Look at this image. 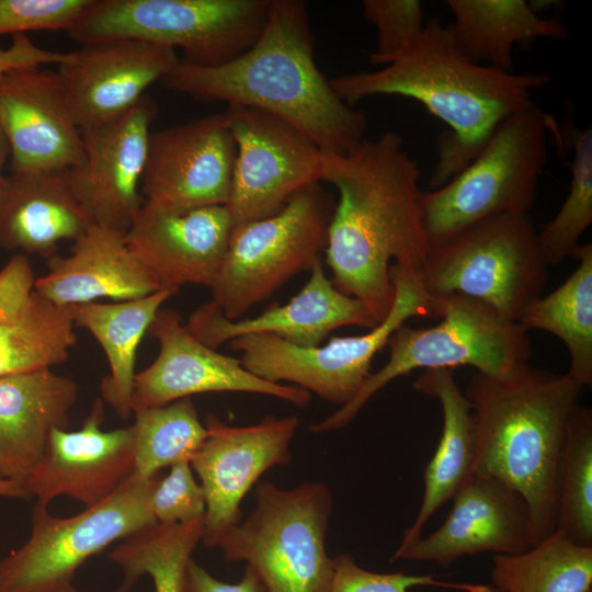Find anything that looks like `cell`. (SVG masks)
Segmentation results:
<instances>
[{"label": "cell", "instance_id": "cell-1", "mask_svg": "<svg viewBox=\"0 0 592 592\" xmlns=\"http://www.w3.org/2000/svg\"><path fill=\"white\" fill-rule=\"evenodd\" d=\"M420 177L402 137L391 130L364 139L345 155L323 153L322 181L339 194L325 250L331 281L362 301L377 325L395 299L391 260L419 272L430 249Z\"/></svg>", "mask_w": 592, "mask_h": 592}, {"label": "cell", "instance_id": "cell-2", "mask_svg": "<svg viewBox=\"0 0 592 592\" xmlns=\"http://www.w3.org/2000/svg\"><path fill=\"white\" fill-rule=\"evenodd\" d=\"M307 4L271 0L255 43L219 66L183 59L160 81L200 102L261 110L287 122L326 155H345L365 138L366 116L342 101L315 61Z\"/></svg>", "mask_w": 592, "mask_h": 592}, {"label": "cell", "instance_id": "cell-3", "mask_svg": "<svg viewBox=\"0 0 592 592\" xmlns=\"http://www.w3.org/2000/svg\"><path fill=\"white\" fill-rule=\"evenodd\" d=\"M330 84L349 105L373 95H400L422 103L448 129L437 139L431 190L463 170L496 127L528 107L545 73H514L468 59L457 47L451 25L425 21L418 38L375 71L338 76Z\"/></svg>", "mask_w": 592, "mask_h": 592}, {"label": "cell", "instance_id": "cell-4", "mask_svg": "<svg viewBox=\"0 0 592 592\" xmlns=\"http://www.w3.org/2000/svg\"><path fill=\"white\" fill-rule=\"evenodd\" d=\"M584 389L568 373L527 364L506 378L475 372L464 392L474 421L475 473L524 498L535 544L556 530L558 465Z\"/></svg>", "mask_w": 592, "mask_h": 592}, {"label": "cell", "instance_id": "cell-5", "mask_svg": "<svg viewBox=\"0 0 592 592\" xmlns=\"http://www.w3.org/2000/svg\"><path fill=\"white\" fill-rule=\"evenodd\" d=\"M441 322L430 328L400 326L389 338V358L368 376L355 397L309 430L322 434L351 423L366 402L391 380L418 368L473 366L492 378H506L528 364L531 341L517 322L487 304L459 294L433 296Z\"/></svg>", "mask_w": 592, "mask_h": 592}, {"label": "cell", "instance_id": "cell-6", "mask_svg": "<svg viewBox=\"0 0 592 592\" xmlns=\"http://www.w3.org/2000/svg\"><path fill=\"white\" fill-rule=\"evenodd\" d=\"M255 505L218 540L226 561H244L266 592H330L333 558L326 537L333 510L330 488L306 481L292 489L262 482Z\"/></svg>", "mask_w": 592, "mask_h": 592}, {"label": "cell", "instance_id": "cell-7", "mask_svg": "<svg viewBox=\"0 0 592 592\" xmlns=\"http://www.w3.org/2000/svg\"><path fill=\"white\" fill-rule=\"evenodd\" d=\"M550 115L535 103L505 119L478 155L420 204L430 247L490 216L528 213L547 157Z\"/></svg>", "mask_w": 592, "mask_h": 592}, {"label": "cell", "instance_id": "cell-8", "mask_svg": "<svg viewBox=\"0 0 592 592\" xmlns=\"http://www.w3.org/2000/svg\"><path fill=\"white\" fill-rule=\"evenodd\" d=\"M419 274L431 296H468L516 322L542 296L548 264L530 213H505L430 247Z\"/></svg>", "mask_w": 592, "mask_h": 592}, {"label": "cell", "instance_id": "cell-9", "mask_svg": "<svg viewBox=\"0 0 592 592\" xmlns=\"http://www.w3.org/2000/svg\"><path fill=\"white\" fill-rule=\"evenodd\" d=\"M271 0H93L68 32L81 45L132 38L180 48L185 61L226 64L259 38Z\"/></svg>", "mask_w": 592, "mask_h": 592}, {"label": "cell", "instance_id": "cell-10", "mask_svg": "<svg viewBox=\"0 0 592 592\" xmlns=\"http://www.w3.org/2000/svg\"><path fill=\"white\" fill-rule=\"evenodd\" d=\"M395 299L387 317L366 333L332 337L326 344L299 348L272 334H249L230 340L244 368L267 382L293 385L340 407L350 402L371 373L375 354L390 335L413 317H436L434 297L423 287L418 271L391 264Z\"/></svg>", "mask_w": 592, "mask_h": 592}, {"label": "cell", "instance_id": "cell-11", "mask_svg": "<svg viewBox=\"0 0 592 592\" xmlns=\"http://www.w3.org/2000/svg\"><path fill=\"white\" fill-rule=\"evenodd\" d=\"M335 203L319 182L297 193L277 214L232 227L209 287L212 301L227 319H240L322 261Z\"/></svg>", "mask_w": 592, "mask_h": 592}, {"label": "cell", "instance_id": "cell-12", "mask_svg": "<svg viewBox=\"0 0 592 592\" xmlns=\"http://www.w3.org/2000/svg\"><path fill=\"white\" fill-rule=\"evenodd\" d=\"M161 476L145 479L133 473L111 497L68 517L36 503L27 540L0 560V592H56L72 585L90 557L157 523L151 496Z\"/></svg>", "mask_w": 592, "mask_h": 592}, {"label": "cell", "instance_id": "cell-13", "mask_svg": "<svg viewBox=\"0 0 592 592\" xmlns=\"http://www.w3.org/2000/svg\"><path fill=\"white\" fill-rule=\"evenodd\" d=\"M236 144L234 226L277 214L304 189L322 181L323 152L294 126L253 107L225 112Z\"/></svg>", "mask_w": 592, "mask_h": 592}, {"label": "cell", "instance_id": "cell-14", "mask_svg": "<svg viewBox=\"0 0 592 592\" xmlns=\"http://www.w3.org/2000/svg\"><path fill=\"white\" fill-rule=\"evenodd\" d=\"M299 422L297 415H265L258 423L234 426L214 413L206 417V439L190 462L205 494V547L215 548L242 521L240 503L266 470L292 463L291 443Z\"/></svg>", "mask_w": 592, "mask_h": 592}, {"label": "cell", "instance_id": "cell-15", "mask_svg": "<svg viewBox=\"0 0 592 592\" xmlns=\"http://www.w3.org/2000/svg\"><path fill=\"white\" fill-rule=\"evenodd\" d=\"M159 343L156 360L135 375L132 411L166 406L205 392H251L274 397L296 407L308 406L307 390L262 379L235 358L219 353L185 328L180 314L160 309L148 331Z\"/></svg>", "mask_w": 592, "mask_h": 592}, {"label": "cell", "instance_id": "cell-16", "mask_svg": "<svg viewBox=\"0 0 592 592\" xmlns=\"http://www.w3.org/2000/svg\"><path fill=\"white\" fill-rule=\"evenodd\" d=\"M236 144L226 113L151 132L144 202L168 210L228 205Z\"/></svg>", "mask_w": 592, "mask_h": 592}, {"label": "cell", "instance_id": "cell-17", "mask_svg": "<svg viewBox=\"0 0 592 592\" xmlns=\"http://www.w3.org/2000/svg\"><path fill=\"white\" fill-rule=\"evenodd\" d=\"M156 113L155 101L145 95L123 115L80 130L84 158L65 179L92 225L126 232L138 215Z\"/></svg>", "mask_w": 592, "mask_h": 592}, {"label": "cell", "instance_id": "cell-18", "mask_svg": "<svg viewBox=\"0 0 592 592\" xmlns=\"http://www.w3.org/2000/svg\"><path fill=\"white\" fill-rule=\"evenodd\" d=\"M178 61L173 48L123 38L86 44L66 53L56 72L72 119L81 130L129 111Z\"/></svg>", "mask_w": 592, "mask_h": 592}, {"label": "cell", "instance_id": "cell-19", "mask_svg": "<svg viewBox=\"0 0 592 592\" xmlns=\"http://www.w3.org/2000/svg\"><path fill=\"white\" fill-rule=\"evenodd\" d=\"M452 500L451 512L435 532L397 548L390 560L447 567L464 556L516 555L535 545L526 501L501 480L475 473Z\"/></svg>", "mask_w": 592, "mask_h": 592}, {"label": "cell", "instance_id": "cell-20", "mask_svg": "<svg viewBox=\"0 0 592 592\" xmlns=\"http://www.w3.org/2000/svg\"><path fill=\"white\" fill-rule=\"evenodd\" d=\"M0 128L11 172H65L83 161L81 132L56 71L25 67L0 78Z\"/></svg>", "mask_w": 592, "mask_h": 592}, {"label": "cell", "instance_id": "cell-21", "mask_svg": "<svg viewBox=\"0 0 592 592\" xmlns=\"http://www.w3.org/2000/svg\"><path fill=\"white\" fill-rule=\"evenodd\" d=\"M104 406L95 399L77 431L55 429L46 451L23 482L30 497L48 504L67 496L93 506L111 497L134 473L132 425L103 431Z\"/></svg>", "mask_w": 592, "mask_h": 592}, {"label": "cell", "instance_id": "cell-22", "mask_svg": "<svg viewBox=\"0 0 592 592\" xmlns=\"http://www.w3.org/2000/svg\"><path fill=\"white\" fill-rule=\"evenodd\" d=\"M232 227L227 205L175 212L144 202L125 239L161 289L185 284L210 287Z\"/></svg>", "mask_w": 592, "mask_h": 592}, {"label": "cell", "instance_id": "cell-23", "mask_svg": "<svg viewBox=\"0 0 592 592\" xmlns=\"http://www.w3.org/2000/svg\"><path fill=\"white\" fill-rule=\"evenodd\" d=\"M309 272L304 287L284 305L273 303L258 316L229 320L210 300L192 312L185 328L200 342L217 350L249 334H272L299 348H315L338 328L357 326L369 330L377 326L362 301L333 285L322 261Z\"/></svg>", "mask_w": 592, "mask_h": 592}, {"label": "cell", "instance_id": "cell-24", "mask_svg": "<svg viewBox=\"0 0 592 592\" xmlns=\"http://www.w3.org/2000/svg\"><path fill=\"white\" fill-rule=\"evenodd\" d=\"M35 280L20 253L0 270V377L52 368L64 363L77 343L69 308L39 295Z\"/></svg>", "mask_w": 592, "mask_h": 592}, {"label": "cell", "instance_id": "cell-25", "mask_svg": "<svg viewBox=\"0 0 592 592\" xmlns=\"http://www.w3.org/2000/svg\"><path fill=\"white\" fill-rule=\"evenodd\" d=\"M77 383L52 368L0 377V476L23 485L55 429L67 430Z\"/></svg>", "mask_w": 592, "mask_h": 592}, {"label": "cell", "instance_id": "cell-26", "mask_svg": "<svg viewBox=\"0 0 592 592\" xmlns=\"http://www.w3.org/2000/svg\"><path fill=\"white\" fill-rule=\"evenodd\" d=\"M48 260V272L34 287L59 307L99 298L129 300L161 289L129 250L124 231L92 225L69 255Z\"/></svg>", "mask_w": 592, "mask_h": 592}, {"label": "cell", "instance_id": "cell-27", "mask_svg": "<svg viewBox=\"0 0 592 592\" xmlns=\"http://www.w3.org/2000/svg\"><path fill=\"white\" fill-rule=\"evenodd\" d=\"M92 226L65 172H11L0 180V246L50 259Z\"/></svg>", "mask_w": 592, "mask_h": 592}, {"label": "cell", "instance_id": "cell-28", "mask_svg": "<svg viewBox=\"0 0 592 592\" xmlns=\"http://www.w3.org/2000/svg\"><path fill=\"white\" fill-rule=\"evenodd\" d=\"M412 387L439 400L443 429L437 447L424 469V492L419 512L403 532L397 548L406 547L421 537L422 528L434 512L475 474L476 439L471 406L457 385L453 369H426Z\"/></svg>", "mask_w": 592, "mask_h": 592}, {"label": "cell", "instance_id": "cell-29", "mask_svg": "<svg viewBox=\"0 0 592 592\" xmlns=\"http://www.w3.org/2000/svg\"><path fill=\"white\" fill-rule=\"evenodd\" d=\"M449 24L459 50L471 61L512 71V49H527L539 38L568 37L563 22L542 18L523 0H447Z\"/></svg>", "mask_w": 592, "mask_h": 592}, {"label": "cell", "instance_id": "cell-30", "mask_svg": "<svg viewBox=\"0 0 592 592\" xmlns=\"http://www.w3.org/2000/svg\"><path fill=\"white\" fill-rule=\"evenodd\" d=\"M178 292L164 288L129 300L93 301L68 307L75 326L88 330L105 353L110 374L101 382V394L122 419L133 413L130 400L141 338L162 305Z\"/></svg>", "mask_w": 592, "mask_h": 592}, {"label": "cell", "instance_id": "cell-31", "mask_svg": "<svg viewBox=\"0 0 592 592\" xmlns=\"http://www.w3.org/2000/svg\"><path fill=\"white\" fill-rule=\"evenodd\" d=\"M579 264L547 296L534 300L520 316L525 330L538 329L560 339L569 354L568 374L584 388L592 385V244H579Z\"/></svg>", "mask_w": 592, "mask_h": 592}, {"label": "cell", "instance_id": "cell-32", "mask_svg": "<svg viewBox=\"0 0 592 592\" xmlns=\"http://www.w3.org/2000/svg\"><path fill=\"white\" fill-rule=\"evenodd\" d=\"M490 576L503 592H592V546L555 530L526 551L493 555Z\"/></svg>", "mask_w": 592, "mask_h": 592}, {"label": "cell", "instance_id": "cell-33", "mask_svg": "<svg viewBox=\"0 0 592 592\" xmlns=\"http://www.w3.org/2000/svg\"><path fill=\"white\" fill-rule=\"evenodd\" d=\"M204 519L190 523H156L116 546L112 562L123 571L116 592H128L147 574L153 592H185L186 571L192 554L202 542Z\"/></svg>", "mask_w": 592, "mask_h": 592}, {"label": "cell", "instance_id": "cell-34", "mask_svg": "<svg viewBox=\"0 0 592 592\" xmlns=\"http://www.w3.org/2000/svg\"><path fill=\"white\" fill-rule=\"evenodd\" d=\"M133 413L134 474L145 479L164 467L190 463L207 435L191 397Z\"/></svg>", "mask_w": 592, "mask_h": 592}, {"label": "cell", "instance_id": "cell-35", "mask_svg": "<svg viewBox=\"0 0 592 592\" xmlns=\"http://www.w3.org/2000/svg\"><path fill=\"white\" fill-rule=\"evenodd\" d=\"M549 132L573 151L569 193L555 217L538 231L546 263L558 265L574 254L579 239L592 223V129L578 128L567 117L562 128L550 118Z\"/></svg>", "mask_w": 592, "mask_h": 592}, {"label": "cell", "instance_id": "cell-36", "mask_svg": "<svg viewBox=\"0 0 592 592\" xmlns=\"http://www.w3.org/2000/svg\"><path fill=\"white\" fill-rule=\"evenodd\" d=\"M571 542L592 546V412L571 419L557 471V525Z\"/></svg>", "mask_w": 592, "mask_h": 592}, {"label": "cell", "instance_id": "cell-37", "mask_svg": "<svg viewBox=\"0 0 592 592\" xmlns=\"http://www.w3.org/2000/svg\"><path fill=\"white\" fill-rule=\"evenodd\" d=\"M363 15L377 32V46L367 56L372 65H387L422 33L425 21L418 0H364Z\"/></svg>", "mask_w": 592, "mask_h": 592}, {"label": "cell", "instance_id": "cell-38", "mask_svg": "<svg viewBox=\"0 0 592 592\" xmlns=\"http://www.w3.org/2000/svg\"><path fill=\"white\" fill-rule=\"evenodd\" d=\"M436 587L464 592H488L491 585L437 580L434 576L407 574L402 571L378 573L358 566L346 554L333 557V579L330 592H408L413 587Z\"/></svg>", "mask_w": 592, "mask_h": 592}, {"label": "cell", "instance_id": "cell-39", "mask_svg": "<svg viewBox=\"0 0 592 592\" xmlns=\"http://www.w3.org/2000/svg\"><path fill=\"white\" fill-rule=\"evenodd\" d=\"M93 0H0V35L29 31H66Z\"/></svg>", "mask_w": 592, "mask_h": 592}, {"label": "cell", "instance_id": "cell-40", "mask_svg": "<svg viewBox=\"0 0 592 592\" xmlns=\"http://www.w3.org/2000/svg\"><path fill=\"white\" fill-rule=\"evenodd\" d=\"M206 501L190 463L170 467L161 476L151 496V511L158 523H190L204 519Z\"/></svg>", "mask_w": 592, "mask_h": 592}, {"label": "cell", "instance_id": "cell-41", "mask_svg": "<svg viewBox=\"0 0 592 592\" xmlns=\"http://www.w3.org/2000/svg\"><path fill=\"white\" fill-rule=\"evenodd\" d=\"M65 54L37 46L26 34H14L9 47L0 46V78L19 68L58 65L64 60Z\"/></svg>", "mask_w": 592, "mask_h": 592}, {"label": "cell", "instance_id": "cell-42", "mask_svg": "<svg viewBox=\"0 0 592 592\" xmlns=\"http://www.w3.org/2000/svg\"><path fill=\"white\" fill-rule=\"evenodd\" d=\"M185 592H266L257 573L246 566L236 583L224 582L210 574L193 558L190 560L185 579Z\"/></svg>", "mask_w": 592, "mask_h": 592}, {"label": "cell", "instance_id": "cell-43", "mask_svg": "<svg viewBox=\"0 0 592 592\" xmlns=\"http://www.w3.org/2000/svg\"><path fill=\"white\" fill-rule=\"evenodd\" d=\"M0 497L10 499H29L31 498L24 486L20 482L5 479L0 476Z\"/></svg>", "mask_w": 592, "mask_h": 592}, {"label": "cell", "instance_id": "cell-44", "mask_svg": "<svg viewBox=\"0 0 592 592\" xmlns=\"http://www.w3.org/2000/svg\"><path fill=\"white\" fill-rule=\"evenodd\" d=\"M10 156L9 146L5 140V137L0 128V180L3 177L2 175V168Z\"/></svg>", "mask_w": 592, "mask_h": 592}, {"label": "cell", "instance_id": "cell-45", "mask_svg": "<svg viewBox=\"0 0 592 592\" xmlns=\"http://www.w3.org/2000/svg\"><path fill=\"white\" fill-rule=\"evenodd\" d=\"M56 592H79V591H78V590L73 587V584H72V585L67 587V588H65V589L58 590V591H56Z\"/></svg>", "mask_w": 592, "mask_h": 592}, {"label": "cell", "instance_id": "cell-46", "mask_svg": "<svg viewBox=\"0 0 592 592\" xmlns=\"http://www.w3.org/2000/svg\"><path fill=\"white\" fill-rule=\"evenodd\" d=\"M488 592H503V591L491 585V588H490V590Z\"/></svg>", "mask_w": 592, "mask_h": 592}]
</instances>
